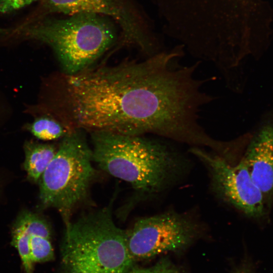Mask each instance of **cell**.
Returning a JSON list of instances; mask_svg holds the SVG:
<instances>
[{
	"label": "cell",
	"mask_w": 273,
	"mask_h": 273,
	"mask_svg": "<svg viewBox=\"0 0 273 273\" xmlns=\"http://www.w3.org/2000/svg\"><path fill=\"white\" fill-rule=\"evenodd\" d=\"M46 82L42 110L69 130L164 136L184 108L180 83L161 53L141 62L61 72Z\"/></svg>",
	"instance_id": "obj_1"
},
{
	"label": "cell",
	"mask_w": 273,
	"mask_h": 273,
	"mask_svg": "<svg viewBox=\"0 0 273 273\" xmlns=\"http://www.w3.org/2000/svg\"><path fill=\"white\" fill-rule=\"evenodd\" d=\"M93 161L142 195L157 194L174 182L181 168L169 147L144 135L89 132Z\"/></svg>",
	"instance_id": "obj_2"
},
{
	"label": "cell",
	"mask_w": 273,
	"mask_h": 273,
	"mask_svg": "<svg viewBox=\"0 0 273 273\" xmlns=\"http://www.w3.org/2000/svg\"><path fill=\"white\" fill-rule=\"evenodd\" d=\"M113 203L65 224L61 251L65 273H127L133 266L126 231L113 218Z\"/></svg>",
	"instance_id": "obj_3"
},
{
	"label": "cell",
	"mask_w": 273,
	"mask_h": 273,
	"mask_svg": "<svg viewBox=\"0 0 273 273\" xmlns=\"http://www.w3.org/2000/svg\"><path fill=\"white\" fill-rule=\"evenodd\" d=\"M69 16L64 19H40L11 33L47 44L55 53L61 72L75 74L91 67L115 43L117 36L107 17L87 13Z\"/></svg>",
	"instance_id": "obj_4"
},
{
	"label": "cell",
	"mask_w": 273,
	"mask_h": 273,
	"mask_svg": "<svg viewBox=\"0 0 273 273\" xmlns=\"http://www.w3.org/2000/svg\"><path fill=\"white\" fill-rule=\"evenodd\" d=\"M85 132L74 129L61 139L54 157L38 181L42 206L56 208L65 224L87 198L95 175L92 149Z\"/></svg>",
	"instance_id": "obj_5"
},
{
	"label": "cell",
	"mask_w": 273,
	"mask_h": 273,
	"mask_svg": "<svg viewBox=\"0 0 273 273\" xmlns=\"http://www.w3.org/2000/svg\"><path fill=\"white\" fill-rule=\"evenodd\" d=\"M197 222L186 214L166 212L138 219L126 231L134 262L188 247L199 233Z\"/></svg>",
	"instance_id": "obj_6"
},
{
	"label": "cell",
	"mask_w": 273,
	"mask_h": 273,
	"mask_svg": "<svg viewBox=\"0 0 273 273\" xmlns=\"http://www.w3.org/2000/svg\"><path fill=\"white\" fill-rule=\"evenodd\" d=\"M191 152L206 166L214 193L222 201L248 216L260 218L265 214V200L241 160L232 165L214 152L193 147Z\"/></svg>",
	"instance_id": "obj_7"
},
{
	"label": "cell",
	"mask_w": 273,
	"mask_h": 273,
	"mask_svg": "<svg viewBox=\"0 0 273 273\" xmlns=\"http://www.w3.org/2000/svg\"><path fill=\"white\" fill-rule=\"evenodd\" d=\"M43 6L48 12L105 16L119 25L125 44L137 47L148 57L161 51L159 43L150 36L141 16L127 0H44Z\"/></svg>",
	"instance_id": "obj_8"
},
{
	"label": "cell",
	"mask_w": 273,
	"mask_h": 273,
	"mask_svg": "<svg viewBox=\"0 0 273 273\" xmlns=\"http://www.w3.org/2000/svg\"><path fill=\"white\" fill-rule=\"evenodd\" d=\"M265 202L273 197V125L263 126L251 138L242 159Z\"/></svg>",
	"instance_id": "obj_9"
},
{
	"label": "cell",
	"mask_w": 273,
	"mask_h": 273,
	"mask_svg": "<svg viewBox=\"0 0 273 273\" xmlns=\"http://www.w3.org/2000/svg\"><path fill=\"white\" fill-rule=\"evenodd\" d=\"M24 149L25 169L29 178L37 182L54 157L57 148L52 144L28 141L25 142Z\"/></svg>",
	"instance_id": "obj_10"
},
{
	"label": "cell",
	"mask_w": 273,
	"mask_h": 273,
	"mask_svg": "<svg viewBox=\"0 0 273 273\" xmlns=\"http://www.w3.org/2000/svg\"><path fill=\"white\" fill-rule=\"evenodd\" d=\"M35 233L33 225L25 211L17 218L12 231V244L17 250L25 273H33V263L30 256L29 241Z\"/></svg>",
	"instance_id": "obj_11"
},
{
	"label": "cell",
	"mask_w": 273,
	"mask_h": 273,
	"mask_svg": "<svg viewBox=\"0 0 273 273\" xmlns=\"http://www.w3.org/2000/svg\"><path fill=\"white\" fill-rule=\"evenodd\" d=\"M24 129L43 141L61 139L70 130L60 121L47 114H40L33 121L25 124Z\"/></svg>",
	"instance_id": "obj_12"
},
{
	"label": "cell",
	"mask_w": 273,
	"mask_h": 273,
	"mask_svg": "<svg viewBox=\"0 0 273 273\" xmlns=\"http://www.w3.org/2000/svg\"><path fill=\"white\" fill-rule=\"evenodd\" d=\"M51 239L39 235H31L29 247L30 256L33 263L50 261L54 258Z\"/></svg>",
	"instance_id": "obj_13"
},
{
	"label": "cell",
	"mask_w": 273,
	"mask_h": 273,
	"mask_svg": "<svg viewBox=\"0 0 273 273\" xmlns=\"http://www.w3.org/2000/svg\"><path fill=\"white\" fill-rule=\"evenodd\" d=\"M127 273H181L170 261L163 259L149 267H132Z\"/></svg>",
	"instance_id": "obj_14"
},
{
	"label": "cell",
	"mask_w": 273,
	"mask_h": 273,
	"mask_svg": "<svg viewBox=\"0 0 273 273\" xmlns=\"http://www.w3.org/2000/svg\"><path fill=\"white\" fill-rule=\"evenodd\" d=\"M37 0H0V12L9 13L25 7Z\"/></svg>",
	"instance_id": "obj_15"
},
{
	"label": "cell",
	"mask_w": 273,
	"mask_h": 273,
	"mask_svg": "<svg viewBox=\"0 0 273 273\" xmlns=\"http://www.w3.org/2000/svg\"><path fill=\"white\" fill-rule=\"evenodd\" d=\"M236 273H251V271L247 269H241L238 270Z\"/></svg>",
	"instance_id": "obj_16"
}]
</instances>
